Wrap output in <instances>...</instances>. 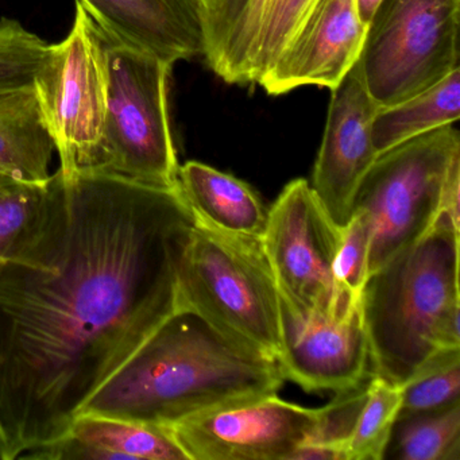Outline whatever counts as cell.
Instances as JSON below:
<instances>
[{
	"label": "cell",
	"mask_w": 460,
	"mask_h": 460,
	"mask_svg": "<svg viewBox=\"0 0 460 460\" xmlns=\"http://www.w3.org/2000/svg\"><path fill=\"white\" fill-rule=\"evenodd\" d=\"M41 235L0 262L7 460L63 438L84 403L180 309L196 219L176 187L50 174Z\"/></svg>",
	"instance_id": "obj_1"
},
{
	"label": "cell",
	"mask_w": 460,
	"mask_h": 460,
	"mask_svg": "<svg viewBox=\"0 0 460 460\" xmlns=\"http://www.w3.org/2000/svg\"><path fill=\"white\" fill-rule=\"evenodd\" d=\"M284 382L277 360L238 346L195 312L180 308L79 414L169 427L226 403L276 394Z\"/></svg>",
	"instance_id": "obj_2"
},
{
	"label": "cell",
	"mask_w": 460,
	"mask_h": 460,
	"mask_svg": "<svg viewBox=\"0 0 460 460\" xmlns=\"http://www.w3.org/2000/svg\"><path fill=\"white\" fill-rule=\"evenodd\" d=\"M460 228L435 227L368 274L360 311L374 376L403 386L433 360L460 349Z\"/></svg>",
	"instance_id": "obj_3"
},
{
	"label": "cell",
	"mask_w": 460,
	"mask_h": 460,
	"mask_svg": "<svg viewBox=\"0 0 460 460\" xmlns=\"http://www.w3.org/2000/svg\"><path fill=\"white\" fill-rule=\"evenodd\" d=\"M190 309L234 343L279 362L281 293L261 239L212 230L196 220L179 279Z\"/></svg>",
	"instance_id": "obj_4"
},
{
	"label": "cell",
	"mask_w": 460,
	"mask_h": 460,
	"mask_svg": "<svg viewBox=\"0 0 460 460\" xmlns=\"http://www.w3.org/2000/svg\"><path fill=\"white\" fill-rule=\"evenodd\" d=\"M106 56L109 91L103 138L88 172L176 187L180 165L168 107L173 66L109 39Z\"/></svg>",
	"instance_id": "obj_5"
},
{
	"label": "cell",
	"mask_w": 460,
	"mask_h": 460,
	"mask_svg": "<svg viewBox=\"0 0 460 460\" xmlns=\"http://www.w3.org/2000/svg\"><path fill=\"white\" fill-rule=\"evenodd\" d=\"M460 158L452 125L409 139L382 153L363 177L352 214L370 222L368 274L427 235L443 214L447 180Z\"/></svg>",
	"instance_id": "obj_6"
},
{
	"label": "cell",
	"mask_w": 460,
	"mask_h": 460,
	"mask_svg": "<svg viewBox=\"0 0 460 460\" xmlns=\"http://www.w3.org/2000/svg\"><path fill=\"white\" fill-rule=\"evenodd\" d=\"M460 0H381L366 26L360 74L378 109L459 68Z\"/></svg>",
	"instance_id": "obj_7"
},
{
	"label": "cell",
	"mask_w": 460,
	"mask_h": 460,
	"mask_svg": "<svg viewBox=\"0 0 460 460\" xmlns=\"http://www.w3.org/2000/svg\"><path fill=\"white\" fill-rule=\"evenodd\" d=\"M107 37L77 2L68 37L48 45L34 74L37 103L64 174L93 168L106 120Z\"/></svg>",
	"instance_id": "obj_8"
},
{
	"label": "cell",
	"mask_w": 460,
	"mask_h": 460,
	"mask_svg": "<svg viewBox=\"0 0 460 460\" xmlns=\"http://www.w3.org/2000/svg\"><path fill=\"white\" fill-rule=\"evenodd\" d=\"M339 239L341 230L306 180L290 181L268 209L261 242L282 301L296 314H338L352 305L341 308L336 298Z\"/></svg>",
	"instance_id": "obj_9"
},
{
	"label": "cell",
	"mask_w": 460,
	"mask_h": 460,
	"mask_svg": "<svg viewBox=\"0 0 460 460\" xmlns=\"http://www.w3.org/2000/svg\"><path fill=\"white\" fill-rule=\"evenodd\" d=\"M320 408L268 394L226 403L169 425L190 460H289L316 428Z\"/></svg>",
	"instance_id": "obj_10"
},
{
	"label": "cell",
	"mask_w": 460,
	"mask_h": 460,
	"mask_svg": "<svg viewBox=\"0 0 460 460\" xmlns=\"http://www.w3.org/2000/svg\"><path fill=\"white\" fill-rule=\"evenodd\" d=\"M285 381L306 392H341L370 378V347L360 298L338 314L300 316L281 298V352Z\"/></svg>",
	"instance_id": "obj_11"
},
{
	"label": "cell",
	"mask_w": 460,
	"mask_h": 460,
	"mask_svg": "<svg viewBox=\"0 0 460 460\" xmlns=\"http://www.w3.org/2000/svg\"><path fill=\"white\" fill-rule=\"evenodd\" d=\"M311 188L339 230L349 222L355 195L376 160L371 125L376 104L366 90L359 63L333 87Z\"/></svg>",
	"instance_id": "obj_12"
},
{
	"label": "cell",
	"mask_w": 460,
	"mask_h": 460,
	"mask_svg": "<svg viewBox=\"0 0 460 460\" xmlns=\"http://www.w3.org/2000/svg\"><path fill=\"white\" fill-rule=\"evenodd\" d=\"M365 34L357 0H317L258 84L269 95L305 85L332 90L359 58Z\"/></svg>",
	"instance_id": "obj_13"
},
{
	"label": "cell",
	"mask_w": 460,
	"mask_h": 460,
	"mask_svg": "<svg viewBox=\"0 0 460 460\" xmlns=\"http://www.w3.org/2000/svg\"><path fill=\"white\" fill-rule=\"evenodd\" d=\"M107 39L174 66L204 56L196 0H79Z\"/></svg>",
	"instance_id": "obj_14"
},
{
	"label": "cell",
	"mask_w": 460,
	"mask_h": 460,
	"mask_svg": "<svg viewBox=\"0 0 460 460\" xmlns=\"http://www.w3.org/2000/svg\"><path fill=\"white\" fill-rule=\"evenodd\" d=\"M177 185L201 225L241 238L261 239L268 209L246 182L198 161L180 165Z\"/></svg>",
	"instance_id": "obj_15"
},
{
	"label": "cell",
	"mask_w": 460,
	"mask_h": 460,
	"mask_svg": "<svg viewBox=\"0 0 460 460\" xmlns=\"http://www.w3.org/2000/svg\"><path fill=\"white\" fill-rule=\"evenodd\" d=\"M270 0H207L200 6L204 56L228 84H250L261 26Z\"/></svg>",
	"instance_id": "obj_16"
},
{
	"label": "cell",
	"mask_w": 460,
	"mask_h": 460,
	"mask_svg": "<svg viewBox=\"0 0 460 460\" xmlns=\"http://www.w3.org/2000/svg\"><path fill=\"white\" fill-rule=\"evenodd\" d=\"M53 152L33 85L0 90V172L45 181Z\"/></svg>",
	"instance_id": "obj_17"
},
{
	"label": "cell",
	"mask_w": 460,
	"mask_h": 460,
	"mask_svg": "<svg viewBox=\"0 0 460 460\" xmlns=\"http://www.w3.org/2000/svg\"><path fill=\"white\" fill-rule=\"evenodd\" d=\"M459 118L460 68H457L413 98L376 110L371 125L374 149L376 155H382L409 139L452 125Z\"/></svg>",
	"instance_id": "obj_18"
},
{
	"label": "cell",
	"mask_w": 460,
	"mask_h": 460,
	"mask_svg": "<svg viewBox=\"0 0 460 460\" xmlns=\"http://www.w3.org/2000/svg\"><path fill=\"white\" fill-rule=\"evenodd\" d=\"M66 433L95 449L101 460H190L165 425L79 414Z\"/></svg>",
	"instance_id": "obj_19"
},
{
	"label": "cell",
	"mask_w": 460,
	"mask_h": 460,
	"mask_svg": "<svg viewBox=\"0 0 460 460\" xmlns=\"http://www.w3.org/2000/svg\"><path fill=\"white\" fill-rule=\"evenodd\" d=\"M52 180L28 181L0 172V262L21 260L41 235Z\"/></svg>",
	"instance_id": "obj_20"
},
{
	"label": "cell",
	"mask_w": 460,
	"mask_h": 460,
	"mask_svg": "<svg viewBox=\"0 0 460 460\" xmlns=\"http://www.w3.org/2000/svg\"><path fill=\"white\" fill-rule=\"evenodd\" d=\"M387 455L398 460H459L460 403L398 420Z\"/></svg>",
	"instance_id": "obj_21"
},
{
	"label": "cell",
	"mask_w": 460,
	"mask_h": 460,
	"mask_svg": "<svg viewBox=\"0 0 460 460\" xmlns=\"http://www.w3.org/2000/svg\"><path fill=\"white\" fill-rule=\"evenodd\" d=\"M402 405V386L371 376L367 397L346 448L347 460H381Z\"/></svg>",
	"instance_id": "obj_22"
},
{
	"label": "cell",
	"mask_w": 460,
	"mask_h": 460,
	"mask_svg": "<svg viewBox=\"0 0 460 460\" xmlns=\"http://www.w3.org/2000/svg\"><path fill=\"white\" fill-rule=\"evenodd\" d=\"M460 349L447 352L425 366L402 386L398 420L443 411L460 403ZM397 420V421H398Z\"/></svg>",
	"instance_id": "obj_23"
},
{
	"label": "cell",
	"mask_w": 460,
	"mask_h": 460,
	"mask_svg": "<svg viewBox=\"0 0 460 460\" xmlns=\"http://www.w3.org/2000/svg\"><path fill=\"white\" fill-rule=\"evenodd\" d=\"M370 246V222L365 215L355 212L341 230L338 252L333 261L336 298L341 308L359 301L368 277Z\"/></svg>",
	"instance_id": "obj_24"
},
{
	"label": "cell",
	"mask_w": 460,
	"mask_h": 460,
	"mask_svg": "<svg viewBox=\"0 0 460 460\" xmlns=\"http://www.w3.org/2000/svg\"><path fill=\"white\" fill-rule=\"evenodd\" d=\"M317 0H270L258 40L257 56L252 66V83H260L276 63L298 29L314 9Z\"/></svg>",
	"instance_id": "obj_25"
},
{
	"label": "cell",
	"mask_w": 460,
	"mask_h": 460,
	"mask_svg": "<svg viewBox=\"0 0 460 460\" xmlns=\"http://www.w3.org/2000/svg\"><path fill=\"white\" fill-rule=\"evenodd\" d=\"M370 378L357 386L336 392L332 401L320 408L319 421L305 443L325 449L332 460H347V444L367 397Z\"/></svg>",
	"instance_id": "obj_26"
},
{
	"label": "cell",
	"mask_w": 460,
	"mask_h": 460,
	"mask_svg": "<svg viewBox=\"0 0 460 460\" xmlns=\"http://www.w3.org/2000/svg\"><path fill=\"white\" fill-rule=\"evenodd\" d=\"M47 47L17 21L0 20V90L31 85Z\"/></svg>",
	"instance_id": "obj_27"
},
{
	"label": "cell",
	"mask_w": 460,
	"mask_h": 460,
	"mask_svg": "<svg viewBox=\"0 0 460 460\" xmlns=\"http://www.w3.org/2000/svg\"><path fill=\"white\" fill-rule=\"evenodd\" d=\"M459 192H460V158L455 161L447 180L446 192H444L443 214L448 217L452 225L459 227Z\"/></svg>",
	"instance_id": "obj_28"
},
{
	"label": "cell",
	"mask_w": 460,
	"mask_h": 460,
	"mask_svg": "<svg viewBox=\"0 0 460 460\" xmlns=\"http://www.w3.org/2000/svg\"><path fill=\"white\" fill-rule=\"evenodd\" d=\"M379 4H381V0H357L360 20L366 26L370 22L371 17H373L374 12H376Z\"/></svg>",
	"instance_id": "obj_29"
},
{
	"label": "cell",
	"mask_w": 460,
	"mask_h": 460,
	"mask_svg": "<svg viewBox=\"0 0 460 460\" xmlns=\"http://www.w3.org/2000/svg\"><path fill=\"white\" fill-rule=\"evenodd\" d=\"M0 460H7L6 443H4V433L0 429Z\"/></svg>",
	"instance_id": "obj_30"
},
{
	"label": "cell",
	"mask_w": 460,
	"mask_h": 460,
	"mask_svg": "<svg viewBox=\"0 0 460 460\" xmlns=\"http://www.w3.org/2000/svg\"><path fill=\"white\" fill-rule=\"evenodd\" d=\"M196 2H198L199 7H200L201 4H206L207 0H196Z\"/></svg>",
	"instance_id": "obj_31"
}]
</instances>
